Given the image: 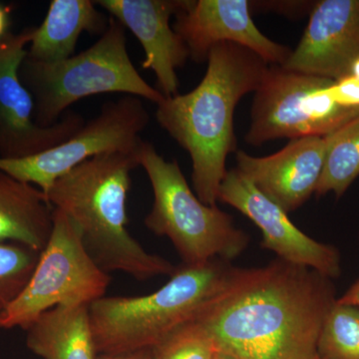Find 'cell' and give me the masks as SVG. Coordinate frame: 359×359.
I'll return each instance as SVG.
<instances>
[{
  "instance_id": "cell-1",
  "label": "cell",
  "mask_w": 359,
  "mask_h": 359,
  "mask_svg": "<svg viewBox=\"0 0 359 359\" xmlns=\"http://www.w3.org/2000/svg\"><path fill=\"white\" fill-rule=\"evenodd\" d=\"M334 295L330 278L278 259L198 320L219 351L238 359H318Z\"/></svg>"
},
{
  "instance_id": "cell-2",
  "label": "cell",
  "mask_w": 359,
  "mask_h": 359,
  "mask_svg": "<svg viewBox=\"0 0 359 359\" xmlns=\"http://www.w3.org/2000/svg\"><path fill=\"white\" fill-rule=\"evenodd\" d=\"M199 84L188 93L158 104L156 120L192 161L194 192L208 205H217L228 170L226 161L237 152L233 116L241 99L256 92L269 65L250 49L224 42L210 51Z\"/></svg>"
},
{
  "instance_id": "cell-3",
  "label": "cell",
  "mask_w": 359,
  "mask_h": 359,
  "mask_svg": "<svg viewBox=\"0 0 359 359\" xmlns=\"http://www.w3.org/2000/svg\"><path fill=\"white\" fill-rule=\"evenodd\" d=\"M139 149L85 161L56 180L45 195L74 224L87 252L104 271L147 280L171 276L177 266L147 252L127 229L131 172L140 166Z\"/></svg>"
},
{
  "instance_id": "cell-4",
  "label": "cell",
  "mask_w": 359,
  "mask_h": 359,
  "mask_svg": "<svg viewBox=\"0 0 359 359\" xmlns=\"http://www.w3.org/2000/svg\"><path fill=\"white\" fill-rule=\"evenodd\" d=\"M257 269L214 259L177 266L160 290L141 297H102L89 306L97 354L153 348L177 328L198 320L245 285Z\"/></svg>"
},
{
  "instance_id": "cell-5",
  "label": "cell",
  "mask_w": 359,
  "mask_h": 359,
  "mask_svg": "<svg viewBox=\"0 0 359 359\" xmlns=\"http://www.w3.org/2000/svg\"><path fill=\"white\" fill-rule=\"evenodd\" d=\"M20 77L34 101L35 121L43 127L55 124L73 104L90 96L121 93L157 105L166 98L135 68L126 29L111 16L107 29L89 48L58 62L26 56Z\"/></svg>"
},
{
  "instance_id": "cell-6",
  "label": "cell",
  "mask_w": 359,
  "mask_h": 359,
  "mask_svg": "<svg viewBox=\"0 0 359 359\" xmlns=\"http://www.w3.org/2000/svg\"><path fill=\"white\" fill-rule=\"evenodd\" d=\"M140 166L154 194L146 226L174 245L183 264L197 266L214 259L233 261L250 244V237L218 205L204 204L193 192L178 161H166L150 142L142 141Z\"/></svg>"
},
{
  "instance_id": "cell-7",
  "label": "cell",
  "mask_w": 359,
  "mask_h": 359,
  "mask_svg": "<svg viewBox=\"0 0 359 359\" xmlns=\"http://www.w3.org/2000/svg\"><path fill=\"white\" fill-rule=\"evenodd\" d=\"M110 283L109 273L87 252L74 224L54 209L48 243L27 287L0 313V328L25 330L49 309L90 306L104 297Z\"/></svg>"
},
{
  "instance_id": "cell-8",
  "label": "cell",
  "mask_w": 359,
  "mask_h": 359,
  "mask_svg": "<svg viewBox=\"0 0 359 359\" xmlns=\"http://www.w3.org/2000/svg\"><path fill=\"white\" fill-rule=\"evenodd\" d=\"M334 80L269 65L255 92L245 143L261 146L276 139L325 137L359 114L335 102Z\"/></svg>"
},
{
  "instance_id": "cell-9",
  "label": "cell",
  "mask_w": 359,
  "mask_h": 359,
  "mask_svg": "<svg viewBox=\"0 0 359 359\" xmlns=\"http://www.w3.org/2000/svg\"><path fill=\"white\" fill-rule=\"evenodd\" d=\"M149 113L142 99L123 95L104 104L96 117L85 122L67 140L48 150L18 159L0 157V170L23 183L48 192L54 182L97 155L130 152L140 146Z\"/></svg>"
},
{
  "instance_id": "cell-10",
  "label": "cell",
  "mask_w": 359,
  "mask_h": 359,
  "mask_svg": "<svg viewBox=\"0 0 359 359\" xmlns=\"http://www.w3.org/2000/svg\"><path fill=\"white\" fill-rule=\"evenodd\" d=\"M35 26L11 32L0 41V157H29L62 143L83 126L81 115L68 111L52 126L35 121L34 101L21 82L20 68Z\"/></svg>"
},
{
  "instance_id": "cell-11",
  "label": "cell",
  "mask_w": 359,
  "mask_h": 359,
  "mask_svg": "<svg viewBox=\"0 0 359 359\" xmlns=\"http://www.w3.org/2000/svg\"><path fill=\"white\" fill-rule=\"evenodd\" d=\"M219 201L248 217L262 231L264 249L287 263L306 266L325 278L340 275L339 250L302 233L283 211L236 169L228 170L219 190Z\"/></svg>"
},
{
  "instance_id": "cell-12",
  "label": "cell",
  "mask_w": 359,
  "mask_h": 359,
  "mask_svg": "<svg viewBox=\"0 0 359 359\" xmlns=\"http://www.w3.org/2000/svg\"><path fill=\"white\" fill-rule=\"evenodd\" d=\"M175 18L174 30L197 63L205 62L212 47L224 42L250 49L269 65H285L292 51L261 32L247 0H185Z\"/></svg>"
},
{
  "instance_id": "cell-13",
  "label": "cell",
  "mask_w": 359,
  "mask_h": 359,
  "mask_svg": "<svg viewBox=\"0 0 359 359\" xmlns=\"http://www.w3.org/2000/svg\"><path fill=\"white\" fill-rule=\"evenodd\" d=\"M332 134L292 139L282 150L256 157L237 150V169L287 214L316 194Z\"/></svg>"
},
{
  "instance_id": "cell-14",
  "label": "cell",
  "mask_w": 359,
  "mask_h": 359,
  "mask_svg": "<svg viewBox=\"0 0 359 359\" xmlns=\"http://www.w3.org/2000/svg\"><path fill=\"white\" fill-rule=\"evenodd\" d=\"M185 0H98L97 6L119 21L140 42L142 68L154 72L157 89L166 98L179 94L181 69L190 58L185 42L171 26V18Z\"/></svg>"
},
{
  "instance_id": "cell-15",
  "label": "cell",
  "mask_w": 359,
  "mask_h": 359,
  "mask_svg": "<svg viewBox=\"0 0 359 359\" xmlns=\"http://www.w3.org/2000/svg\"><path fill=\"white\" fill-rule=\"evenodd\" d=\"M359 58V0H321L283 68L337 80Z\"/></svg>"
},
{
  "instance_id": "cell-16",
  "label": "cell",
  "mask_w": 359,
  "mask_h": 359,
  "mask_svg": "<svg viewBox=\"0 0 359 359\" xmlns=\"http://www.w3.org/2000/svg\"><path fill=\"white\" fill-rule=\"evenodd\" d=\"M109 18L91 0H52L41 25L35 27L26 56L44 63L69 58L82 33L101 36Z\"/></svg>"
},
{
  "instance_id": "cell-17",
  "label": "cell",
  "mask_w": 359,
  "mask_h": 359,
  "mask_svg": "<svg viewBox=\"0 0 359 359\" xmlns=\"http://www.w3.org/2000/svg\"><path fill=\"white\" fill-rule=\"evenodd\" d=\"M54 208L37 187L0 170V243L41 252L53 229Z\"/></svg>"
},
{
  "instance_id": "cell-18",
  "label": "cell",
  "mask_w": 359,
  "mask_h": 359,
  "mask_svg": "<svg viewBox=\"0 0 359 359\" xmlns=\"http://www.w3.org/2000/svg\"><path fill=\"white\" fill-rule=\"evenodd\" d=\"M26 330V346L43 359H96L89 306H57Z\"/></svg>"
},
{
  "instance_id": "cell-19",
  "label": "cell",
  "mask_w": 359,
  "mask_h": 359,
  "mask_svg": "<svg viewBox=\"0 0 359 359\" xmlns=\"http://www.w3.org/2000/svg\"><path fill=\"white\" fill-rule=\"evenodd\" d=\"M358 176L359 114L332 134L316 195L332 192L340 198Z\"/></svg>"
},
{
  "instance_id": "cell-20",
  "label": "cell",
  "mask_w": 359,
  "mask_h": 359,
  "mask_svg": "<svg viewBox=\"0 0 359 359\" xmlns=\"http://www.w3.org/2000/svg\"><path fill=\"white\" fill-rule=\"evenodd\" d=\"M320 359H359V309L339 304L328 311L318 341Z\"/></svg>"
},
{
  "instance_id": "cell-21",
  "label": "cell",
  "mask_w": 359,
  "mask_h": 359,
  "mask_svg": "<svg viewBox=\"0 0 359 359\" xmlns=\"http://www.w3.org/2000/svg\"><path fill=\"white\" fill-rule=\"evenodd\" d=\"M41 252L15 243H0V313L27 287Z\"/></svg>"
},
{
  "instance_id": "cell-22",
  "label": "cell",
  "mask_w": 359,
  "mask_h": 359,
  "mask_svg": "<svg viewBox=\"0 0 359 359\" xmlns=\"http://www.w3.org/2000/svg\"><path fill=\"white\" fill-rule=\"evenodd\" d=\"M152 351L155 359H214L218 348L207 328L195 320L175 330Z\"/></svg>"
},
{
  "instance_id": "cell-23",
  "label": "cell",
  "mask_w": 359,
  "mask_h": 359,
  "mask_svg": "<svg viewBox=\"0 0 359 359\" xmlns=\"http://www.w3.org/2000/svg\"><path fill=\"white\" fill-rule=\"evenodd\" d=\"M330 92L335 102L341 107L359 110V80L353 75L334 80Z\"/></svg>"
},
{
  "instance_id": "cell-24",
  "label": "cell",
  "mask_w": 359,
  "mask_h": 359,
  "mask_svg": "<svg viewBox=\"0 0 359 359\" xmlns=\"http://www.w3.org/2000/svg\"><path fill=\"white\" fill-rule=\"evenodd\" d=\"M96 359H155L152 348L123 354H98Z\"/></svg>"
},
{
  "instance_id": "cell-25",
  "label": "cell",
  "mask_w": 359,
  "mask_h": 359,
  "mask_svg": "<svg viewBox=\"0 0 359 359\" xmlns=\"http://www.w3.org/2000/svg\"><path fill=\"white\" fill-rule=\"evenodd\" d=\"M11 9L8 6L0 2V41L6 39L11 30Z\"/></svg>"
},
{
  "instance_id": "cell-26",
  "label": "cell",
  "mask_w": 359,
  "mask_h": 359,
  "mask_svg": "<svg viewBox=\"0 0 359 359\" xmlns=\"http://www.w3.org/2000/svg\"><path fill=\"white\" fill-rule=\"evenodd\" d=\"M337 302L359 309V280Z\"/></svg>"
},
{
  "instance_id": "cell-27",
  "label": "cell",
  "mask_w": 359,
  "mask_h": 359,
  "mask_svg": "<svg viewBox=\"0 0 359 359\" xmlns=\"http://www.w3.org/2000/svg\"><path fill=\"white\" fill-rule=\"evenodd\" d=\"M351 75L359 80V58L354 61L353 67H351Z\"/></svg>"
},
{
  "instance_id": "cell-28",
  "label": "cell",
  "mask_w": 359,
  "mask_h": 359,
  "mask_svg": "<svg viewBox=\"0 0 359 359\" xmlns=\"http://www.w3.org/2000/svg\"><path fill=\"white\" fill-rule=\"evenodd\" d=\"M214 359H238L236 358H233V355H231V354L224 353V351H217L216 354H215Z\"/></svg>"
},
{
  "instance_id": "cell-29",
  "label": "cell",
  "mask_w": 359,
  "mask_h": 359,
  "mask_svg": "<svg viewBox=\"0 0 359 359\" xmlns=\"http://www.w3.org/2000/svg\"><path fill=\"white\" fill-rule=\"evenodd\" d=\"M318 359H320V358H318Z\"/></svg>"
}]
</instances>
